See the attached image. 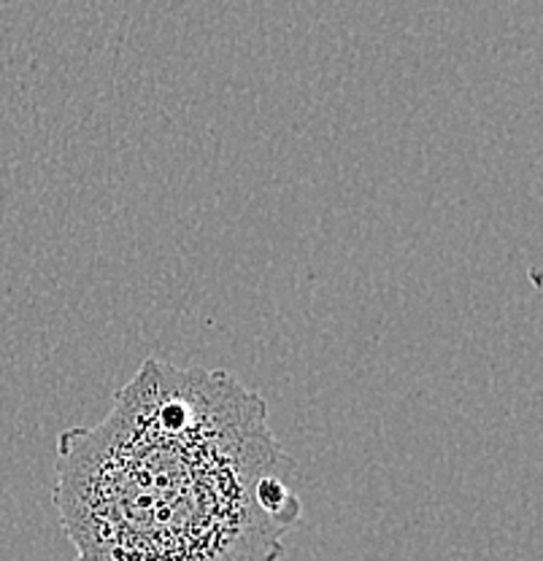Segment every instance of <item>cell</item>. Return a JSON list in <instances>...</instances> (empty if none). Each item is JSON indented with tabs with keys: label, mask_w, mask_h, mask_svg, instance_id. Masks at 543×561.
<instances>
[{
	"label": "cell",
	"mask_w": 543,
	"mask_h": 561,
	"mask_svg": "<svg viewBox=\"0 0 543 561\" xmlns=\"http://www.w3.org/2000/svg\"><path fill=\"white\" fill-rule=\"evenodd\" d=\"M55 472L73 561H282L303 516L265 400L208 367L146 359Z\"/></svg>",
	"instance_id": "cell-1"
}]
</instances>
